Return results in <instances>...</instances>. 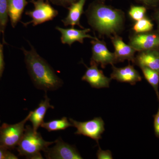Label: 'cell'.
Masks as SVG:
<instances>
[{
    "label": "cell",
    "mask_w": 159,
    "mask_h": 159,
    "mask_svg": "<svg viewBox=\"0 0 159 159\" xmlns=\"http://www.w3.org/2000/svg\"><path fill=\"white\" fill-rule=\"evenodd\" d=\"M154 118V129L155 134L157 138H159V107L157 114L153 116Z\"/></svg>",
    "instance_id": "obj_25"
},
{
    "label": "cell",
    "mask_w": 159,
    "mask_h": 159,
    "mask_svg": "<svg viewBox=\"0 0 159 159\" xmlns=\"http://www.w3.org/2000/svg\"><path fill=\"white\" fill-rule=\"evenodd\" d=\"M134 63L139 67L145 66L159 74V49H152L139 52L135 57Z\"/></svg>",
    "instance_id": "obj_14"
},
{
    "label": "cell",
    "mask_w": 159,
    "mask_h": 159,
    "mask_svg": "<svg viewBox=\"0 0 159 159\" xmlns=\"http://www.w3.org/2000/svg\"><path fill=\"white\" fill-rule=\"evenodd\" d=\"M2 33L0 30V36ZM4 69V56H3V47L0 39V78L2 75L3 71Z\"/></svg>",
    "instance_id": "obj_26"
},
{
    "label": "cell",
    "mask_w": 159,
    "mask_h": 159,
    "mask_svg": "<svg viewBox=\"0 0 159 159\" xmlns=\"http://www.w3.org/2000/svg\"><path fill=\"white\" fill-rule=\"evenodd\" d=\"M99 146V149L97 151V156L98 159H112V155L111 151L102 150Z\"/></svg>",
    "instance_id": "obj_24"
},
{
    "label": "cell",
    "mask_w": 159,
    "mask_h": 159,
    "mask_svg": "<svg viewBox=\"0 0 159 159\" xmlns=\"http://www.w3.org/2000/svg\"><path fill=\"white\" fill-rule=\"evenodd\" d=\"M56 30L59 31L61 34V43L64 44H68L71 46L75 42H78L80 43H83L84 39L85 38L95 39L96 37H93L88 34L90 31V29H84L82 30L74 29H63L59 27H56Z\"/></svg>",
    "instance_id": "obj_13"
},
{
    "label": "cell",
    "mask_w": 159,
    "mask_h": 159,
    "mask_svg": "<svg viewBox=\"0 0 159 159\" xmlns=\"http://www.w3.org/2000/svg\"><path fill=\"white\" fill-rule=\"evenodd\" d=\"M112 43L115 48L114 54L117 62H123L127 60L134 62L135 53L136 52L131 46L123 42L122 38L118 34L113 35L110 37Z\"/></svg>",
    "instance_id": "obj_12"
},
{
    "label": "cell",
    "mask_w": 159,
    "mask_h": 159,
    "mask_svg": "<svg viewBox=\"0 0 159 159\" xmlns=\"http://www.w3.org/2000/svg\"><path fill=\"white\" fill-rule=\"evenodd\" d=\"M86 15L89 24L100 35L111 37L123 30L125 22L123 11L105 5L102 1L91 4Z\"/></svg>",
    "instance_id": "obj_1"
},
{
    "label": "cell",
    "mask_w": 159,
    "mask_h": 159,
    "mask_svg": "<svg viewBox=\"0 0 159 159\" xmlns=\"http://www.w3.org/2000/svg\"><path fill=\"white\" fill-rule=\"evenodd\" d=\"M98 64L91 61L90 66H86L87 70L81 80L89 84L92 87L96 89L109 87L111 79L106 77L98 67Z\"/></svg>",
    "instance_id": "obj_10"
},
{
    "label": "cell",
    "mask_w": 159,
    "mask_h": 159,
    "mask_svg": "<svg viewBox=\"0 0 159 159\" xmlns=\"http://www.w3.org/2000/svg\"><path fill=\"white\" fill-rule=\"evenodd\" d=\"M92 44V57L91 61L100 64L104 69L108 64L113 66L117 62L115 54L109 51L106 44L103 40H99L97 38L91 41Z\"/></svg>",
    "instance_id": "obj_9"
},
{
    "label": "cell",
    "mask_w": 159,
    "mask_h": 159,
    "mask_svg": "<svg viewBox=\"0 0 159 159\" xmlns=\"http://www.w3.org/2000/svg\"><path fill=\"white\" fill-rule=\"evenodd\" d=\"M0 122H1V120H0Z\"/></svg>",
    "instance_id": "obj_31"
},
{
    "label": "cell",
    "mask_w": 159,
    "mask_h": 159,
    "mask_svg": "<svg viewBox=\"0 0 159 159\" xmlns=\"http://www.w3.org/2000/svg\"><path fill=\"white\" fill-rule=\"evenodd\" d=\"M29 50L22 48L26 67L34 86L40 90L55 91L62 86L63 81L48 62L41 57L29 43Z\"/></svg>",
    "instance_id": "obj_2"
},
{
    "label": "cell",
    "mask_w": 159,
    "mask_h": 159,
    "mask_svg": "<svg viewBox=\"0 0 159 159\" xmlns=\"http://www.w3.org/2000/svg\"><path fill=\"white\" fill-rule=\"evenodd\" d=\"M154 18L156 22L157 26V31L159 32V8L157 10L154 15Z\"/></svg>",
    "instance_id": "obj_29"
},
{
    "label": "cell",
    "mask_w": 159,
    "mask_h": 159,
    "mask_svg": "<svg viewBox=\"0 0 159 159\" xmlns=\"http://www.w3.org/2000/svg\"><path fill=\"white\" fill-rule=\"evenodd\" d=\"M129 44L139 52L159 49V32L151 31L134 33L129 37Z\"/></svg>",
    "instance_id": "obj_7"
},
{
    "label": "cell",
    "mask_w": 159,
    "mask_h": 159,
    "mask_svg": "<svg viewBox=\"0 0 159 159\" xmlns=\"http://www.w3.org/2000/svg\"><path fill=\"white\" fill-rule=\"evenodd\" d=\"M78 0H52L53 2L56 3V4L62 6H67V5H71L72 3L77 2Z\"/></svg>",
    "instance_id": "obj_28"
},
{
    "label": "cell",
    "mask_w": 159,
    "mask_h": 159,
    "mask_svg": "<svg viewBox=\"0 0 159 159\" xmlns=\"http://www.w3.org/2000/svg\"><path fill=\"white\" fill-rule=\"evenodd\" d=\"M140 2L151 7H155L159 6V0H136Z\"/></svg>",
    "instance_id": "obj_27"
},
{
    "label": "cell",
    "mask_w": 159,
    "mask_h": 159,
    "mask_svg": "<svg viewBox=\"0 0 159 159\" xmlns=\"http://www.w3.org/2000/svg\"><path fill=\"white\" fill-rule=\"evenodd\" d=\"M27 4L26 0H8V15L12 28H14L20 20Z\"/></svg>",
    "instance_id": "obj_17"
},
{
    "label": "cell",
    "mask_w": 159,
    "mask_h": 159,
    "mask_svg": "<svg viewBox=\"0 0 159 159\" xmlns=\"http://www.w3.org/2000/svg\"><path fill=\"white\" fill-rule=\"evenodd\" d=\"M112 70L111 78L116 80L119 82L128 83L133 85L142 80V77L139 72L130 64L122 68L116 67L113 65Z\"/></svg>",
    "instance_id": "obj_11"
},
{
    "label": "cell",
    "mask_w": 159,
    "mask_h": 159,
    "mask_svg": "<svg viewBox=\"0 0 159 159\" xmlns=\"http://www.w3.org/2000/svg\"><path fill=\"white\" fill-rule=\"evenodd\" d=\"M44 96V99L42 100L38 107L33 111H31L29 120L32 124V128L35 132L44 122V119L46 113L49 109H54V107L50 103V99L47 96V92Z\"/></svg>",
    "instance_id": "obj_15"
},
{
    "label": "cell",
    "mask_w": 159,
    "mask_h": 159,
    "mask_svg": "<svg viewBox=\"0 0 159 159\" xmlns=\"http://www.w3.org/2000/svg\"><path fill=\"white\" fill-rule=\"evenodd\" d=\"M54 142L46 141L41 135L33 130L30 125H26L20 141L17 146L19 154L27 159H43L41 152L45 151Z\"/></svg>",
    "instance_id": "obj_3"
},
{
    "label": "cell",
    "mask_w": 159,
    "mask_h": 159,
    "mask_svg": "<svg viewBox=\"0 0 159 159\" xmlns=\"http://www.w3.org/2000/svg\"><path fill=\"white\" fill-rule=\"evenodd\" d=\"M55 145L44 152L46 158L49 159H82L79 152L61 138L55 140Z\"/></svg>",
    "instance_id": "obj_8"
},
{
    "label": "cell",
    "mask_w": 159,
    "mask_h": 159,
    "mask_svg": "<svg viewBox=\"0 0 159 159\" xmlns=\"http://www.w3.org/2000/svg\"><path fill=\"white\" fill-rule=\"evenodd\" d=\"M73 126L66 117H62L61 119L51 120L48 122H43L41 127L48 132L65 130L66 129Z\"/></svg>",
    "instance_id": "obj_18"
},
{
    "label": "cell",
    "mask_w": 159,
    "mask_h": 159,
    "mask_svg": "<svg viewBox=\"0 0 159 159\" xmlns=\"http://www.w3.org/2000/svg\"><path fill=\"white\" fill-rule=\"evenodd\" d=\"M101 1H104V0H101Z\"/></svg>",
    "instance_id": "obj_30"
},
{
    "label": "cell",
    "mask_w": 159,
    "mask_h": 159,
    "mask_svg": "<svg viewBox=\"0 0 159 159\" xmlns=\"http://www.w3.org/2000/svg\"><path fill=\"white\" fill-rule=\"evenodd\" d=\"M154 25L150 20L146 17L136 21L133 27L135 33H144L152 31Z\"/></svg>",
    "instance_id": "obj_21"
},
{
    "label": "cell",
    "mask_w": 159,
    "mask_h": 159,
    "mask_svg": "<svg viewBox=\"0 0 159 159\" xmlns=\"http://www.w3.org/2000/svg\"><path fill=\"white\" fill-rule=\"evenodd\" d=\"M146 11L145 6H132L129 11V15L132 19L137 21L145 17Z\"/></svg>",
    "instance_id": "obj_22"
},
{
    "label": "cell",
    "mask_w": 159,
    "mask_h": 159,
    "mask_svg": "<svg viewBox=\"0 0 159 159\" xmlns=\"http://www.w3.org/2000/svg\"><path fill=\"white\" fill-rule=\"evenodd\" d=\"M142 73L148 83L153 88L158 99L159 102V74L156 71L148 68L147 67L142 66L140 67Z\"/></svg>",
    "instance_id": "obj_19"
},
{
    "label": "cell",
    "mask_w": 159,
    "mask_h": 159,
    "mask_svg": "<svg viewBox=\"0 0 159 159\" xmlns=\"http://www.w3.org/2000/svg\"><path fill=\"white\" fill-rule=\"evenodd\" d=\"M18 157L10 150L0 146V159H17Z\"/></svg>",
    "instance_id": "obj_23"
},
{
    "label": "cell",
    "mask_w": 159,
    "mask_h": 159,
    "mask_svg": "<svg viewBox=\"0 0 159 159\" xmlns=\"http://www.w3.org/2000/svg\"><path fill=\"white\" fill-rule=\"evenodd\" d=\"M86 0H78L72 3L69 8V12L66 17L62 20L65 26H71L74 28L76 25L84 29L80 24V19L84 12V7Z\"/></svg>",
    "instance_id": "obj_16"
},
{
    "label": "cell",
    "mask_w": 159,
    "mask_h": 159,
    "mask_svg": "<svg viewBox=\"0 0 159 159\" xmlns=\"http://www.w3.org/2000/svg\"><path fill=\"white\" fill-rule=\"evenodd\" d=\"M69 121L77 129L75 134L89 137L96 141L99 145V140L102 139L101 135L105 130V124L101 117H97L85 122H78L70 118Z\"/></svg>",
    "instance_id": "obj_5"
},
{
    "label": "cell",
    "mask_w": 159,
    "mask_h": 159,
    "mask_svg": "<svg viewBox=\"0 0 159 159\" xmlns=\"http://www.w3.org/2000/svg\"><path fill=\"white\" fill-rule=\"evenodd\" d=\"M8 7V0H0V30L3 37L9 17Z\"/></svg>",
    "instance_id": "obj_20"
},
{
    "label": "cell",
    "mask_w": 159,
    "mask_h": 159,
    "mask_svg": "<svg viewBox=\"0 0 159 159\" xmlns=\"http://www.w3.org/2000/svg\"><path fill=\"white\" fill-rule=\"evenodd\" d=\"M33 4L34 9L26 12V14L30 16L32 20L29 22L24 23V25L31 24L33 26L40 25L54 19L58 15L57 10L43 0L34 1Z\"/></svg>",
    "instance_id": "obj_6"
},
{
    "label": "cell",
    "mask_w": 159,
    "mask_h": 159,
    "mask_svg": "<svg viewBox=\"0 0 159 159\" xmlns=\"http://www.w3.org/2000/svg\"><path fill=\"white\" fill-rule=\"evenodd\" d=\"M30 113L22 121L14 124L3 123L0 126V146L11 150L17 147L25 130L26 122L29 120Z\"/></svg>",
    "instance_id": "obj_4"
}]
</instances>
